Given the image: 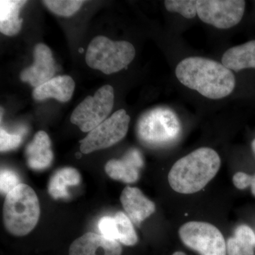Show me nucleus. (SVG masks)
I'll return each mask as SVG.
<instances>
[{
	"mask_svg": "<svg viewBox=\"0 0 255 255\" xmlns=\"http://www.w3.org/2000/svg\"><path fill=\"white\" fill-rule=\"evenodd\" d=\"M255 234L249 226L241 225L229 238L226 245L228 255H254Z\"/></svg>",
	"mask_w": 255,
	"mask_h": 255,
	"instance_id": "nucleus-19",
	"label": "nucleus"
},
{
	"mask_svg": "<svg viewBox=\"0 0 255 255\" xmlns=\"http://www.w3.org/2000/svg\"><path fill=\"white\" fill-rule=\"evenodd\" d=\"M253 176L244 173V172H237L233 177V182L236 187L239 189H245L251 185Z\"/></svg>",
	"mask_w": 255,
	"mask_h": 255,
	"instance_id": "nucleus-26",
	"label": "nucleus"
},
{
	"mask_svg": "<svg viewBox=\"0 0 255 255\" xmlns=\"http://www.w3.org/2000/svg\"><path fill=\"white\" fill-rule=\"evenodd\" d=\"M246 5L243 0H198L197 15L203 22L228 29L241 21Z\"/></svg>",
	"mask_w": 255,
	"mask_h": 255,
	"instance_id": "nucleus-9",
	"label": "nucleus"
},
{
	"mask_svg": "<svg viewBox=\"0 0 255 255\" xmlns=\"http://www.w3.org/2000/svg\"><path fill=\"white\" fill-rule=\"evenodd\" d=\"M187 255L184 254V253H182V252H176V253H174L173 255Z\"/></svg>",
	"mask_w": 255,
	"mask_h": 255,
	"instance_id": "nucleus-28",
	"label": "nucleus"
},
{
	"mask_svg": "<svg viewBox=\"0 0 255 255\" xmlns=\"http://www.w3.org/2000/svg\"><path fill=\"white\" fill-rule=\"evenodd\" d=\"M25 155L30 168L43 170L49 167L53 162V152L51 141L46 132L40 130L36 132L26 147Z\"/></svg>",
	"mask_w": 255,
	"mask_h": 255,
	"instance_id": "nucleus-14",
	"label": "nucleus"
},
{
	"mask_svg": "<svg viewBox=\"0 0 255 255\" xmlns=\"http://www.w3.org/2000/svg\"><path fill=\"white\" fill-rule=\"evenodd\" d=\"M130 120L125 110L114 112L80 140V150L82 153L89 154L115 145L127 135Z\"/></svg>",
	"mask_w": 255,
	"mask_h": 255,
	"instance_id": "nucleus-8",
	"label": "nucleus"
},
{
	"mask_svg": "<svg viewBox=\"0 0 255 255\" xmlns=\"http://www.w3.org/2000/svg\"><path fill=\"white\" fill-rule=\"evenodd\" d=\"M75 83L68 75L54 77L33 90V97L37 101L53 98L61 102H68L73 97Z\"/></svg>",
	"mask_w": 255,
	"mask_h": 255,
	"instance_id": "nucleus-15",
	"label": "nucleus"
},
{
	"mask_svg": "<svg viewBox=\"0 0 255 255\" xmlns=\"http://www.w3.org/2000/svg\"><path fill=\"white\" fill-rule=\"evenodd\" d=\"M39 201L33 189L25 184H18L5 197L3 220L8 232L24 236L36 226L40 217Z\"/></svg>",
	"mask_w": 255,
	"mask_h": 255,
	"instance_id": "nucleus-3",
	"label": "nucleus"
},
{
	"mask_svg": "<svg viewBox=\"0 0 255 255\" xmlns=\"http://www.w3.org/2000/svg\"><path fill=\"white\" fill-rule=\"evenodd\" d=\"M85 2L81 0H45L43 4L50 11L60 16H73Z\"/></svg>",
	"mask_w": 255,
	"mask_h": 255,
	"instance_id": "nucleus-21",
	"label": "nucleus"
},
{
	"mask_svg": "<svg viewBox=\"0 0 255 255\" xmlns=\"http://www.w3.org/2000/svg\"><path fill=\"white\" fill-rule=\"evenodd\" d=\"M27 1L1 0L0 1V31L6 36L17 34L21 28L23 19L19 11Z\"/></svg>",
	"mask_w": 255,
	"mask_h": 255,
	"instance_id": "nucleus-17",
	"label": "nucleus"
},
{
	"mask_svg": "<svg viewBox=\"0 0 255 255\" xmlns=\"http://www.w3.org/2000/svg\"><path fill=\"white\" fill-rule=\"evenodd\" d=\"M81 182V176L73 167L60 169L52 177L48 184V193L54 199H68L70 194L69 187L78 186Z\"/></svg>",
	"mask_w": 255,
	"mask_h": 255,
	"instance_id": "nucleus-18",
	"label": "nucleus"
},
{
	"mask_svg": "<svg viewBox=\"0 0 255 255\" xmlns=\"http://www.w3.org/2000/svg\"><path fill=\"white\" fill-rule=\"evenodd\" d=\"M222 64L231 70L238 72L246 68H255V40L226 50Z\"/></svg>",
	"mask_w": 255,
	"mask_h": 255,
	"instance_id": "nucleus-16",
	"label": "nucleus"
},
{
	"mask_svg": "<svg viewBox=\"0 0 255 255\" xmlns=\"http://www.w3.org/2000/svg\"><path fill=\"white\" fill-rule=\"evenodd\" d=\"M22 141V137L19 134L9 133L1 128L0 129V150L1 152L14 150Z\"/></svg>",
	"mask_w": 255,
	"mask_h": 255,
	"instance_id": "nucleus-25",
	"label": "nucleus"
},
{
	"mask_svg": "<svg viewBox=\"0 0 255 255\" xmlns=\"http://www.w3.org/2000/svg\"><path fill=\"white\" fill-rule=\"evenodd\" d=\"M121 202L129 219L137 226L155 211V204L136 187H126L121 195Z\"/></svg>",
	"mask_w": 255,
	"mask_h": 255,
	"instance_id": "nucleus-13",
	"label": "nucleus"
},
{
	"mask_svg": "<svg viewBox=\"0 0 255 255\" xmlns=\"http://www.w3.org/2000/svg\"><path fill=\"white\" fill-rule=\"evenodd\" d=\"M20 184L21 183L19 177L14 172L10 169H1L0 174V189L1 194L7 195L10 191Z\"/></svg>",
	"mask_w": 255,
	"mask_h": 255,
	"instance_id": "nucleus-23",
	"label": "nucleus"
},
{
	"mask_svg": "<svg viewBox=\"0 0 255 255\" xmlns=\"http://www.w3.org/2000/svg\"><path fill=\"white\" fill-rule=\"evenodd\" d=\"M164 6L167 11L179 13L189 19L197 14L198 0H166Z\"/></svg>",
	"mask_w": 255,
	"mask_h": 255,
	"instance_id": "nucleus-22",
	"label": "nucleus"
},
{
	"mask_svg": "<svg viewBox=\"0 0 255 255\" xmlns=\"http://www.w3.org/2000/svg\"><path fill=\"white\" fill-rule=\"evenodd\" d=\"M118 231V241L125 246H132L136 244L137 236L134 229L131 220L122 211L117 212L114 216Z\"/></svg>",
	"mask_w": 255,
	"mask_h": 255,
	"instance_id": "nucleus-20",
	"label": "nucleus"
},
{
	"mask_svg": "<svg viewBox=\"0 0 255 255\" xmlns=\"http://www.w3.org/2000/svg\"><path fill=\"white\" fill-rule=\"evenodd\" d=\"M135 55V48L129 42L114 41L99 36L89 44L85 60L90 68L111 75L127 68Z\"/></svg>",
	"mask_w": 255,
	"mask_h": 255,
	"instance_id": "nucleus-4",
	"label": "nucleus"
},
{
	"mask_svg": "<svg viewBox=\"0 0 255 255\" xmlns=\"http://www.w3.org/2000/svg\"><path fill=\"white\" fill-rule=\"evenodd\" d=\"M118 241H112L95 233H87L70 246L69 255H121Z\"/></svg>",
	"mask_w": 255,
	"mask_h": 255,
	"instance_id": "nucleus-11",
	"label": "nucleus"
},
{
	"mask_svg": "<svg viewBox=\"0 0 255 255\" xmlns=\"http://www.w3.org/2000/svg\"><path fill=\"white\" fill-rule=\"evenodd\" d=\"M175 74L184 86L211 100L227 97L236 87V78L231 70L222 63L201 57L182 60L176 68Z\"/></svg>",
	"mask_w": 255,
	"mask_h": 255,
	"instance_id": "nucleus-1",
	"label": "nucleus"
},
{
	"mask_svg": "<svg viewBox=\"0 0 255 255\" xmlns=\"http://www.w3.org/2000/svg\"><path fill=\"white\" fill-rule=\"evenodd\" d=\"M252 147H253V150L254 151L255 154V139L253 140V144H252Z\"/></svg>",
	"mask_w": 255,
	"mask_h": 255,
	"instance_id": "nucleus-29",
	"label": "nucleus"
},
{
	"mask_svg": "<svg viewBox=\"0 0 255 255\" xmlns=\"http://www.w3.org/2000/svg\"><path fill=\"white\" fill-rule=\"evenodd\" d=\"M179 234L185 246L201 255H226V244L222 233L211 223L188 222L180 228Z\"/></svg>",
	"mask_w": 255,
	"mask_h": 255,
	"instance_id": "nucleus-7",
	"label": "nucleus"
},
{
	"mask_svg": "<svg viewBox=\"0 0 255 255\" xmlns=\"http://www.w3.org/2000/svg\"><path fill=\"white\" fill-rule=\"evenodd\" d=\"M114 104V88L105 85L97 90L95 95L88 96L82 101L73 111L70 122L82 132H90L108 119Z\"/></svg>",
	"mask_w": 255,
	"mask_h": 255,
	"instance_id": "nucleus-6",
	"label": "nucleus"
},
{
	"mask_svg": "<svg viewBox=\"0 0 255 255\" xmlns=\"http://www.w3.org/2000/svg\"><path fill=\"white\" fill-rule=\"evenodd\" d=\"M33 58V63L21 72L20 79L36 88L54 78L55 65L51 50L43 43L35 46Z\"/></svg>",
	"mask_w": 255,
	"mask_h": 255,
	"instance_id": "nucleus-10",
	"label": "nucleus"
},
{
	"mask_svg": "<svg viewBox=\"0 0 255 255\" xmlns=\"http://www.w3.org/2000/svg\"><path fill=\"white\" fill-rule=\"evenodd\" d=\"M180 121L173 111L157 107L146 112L139 119L137 134L144 144L152 147L169 145L179 137Z\"/></svg>",
	"mask_w": 255,
	"mask_h": 255,
	"instance_id": "nucleus-5",
	"label": "nucleus"
},
{
	"mask_svg": "<svg viewBox=\"0 0 255 255\" xmlns=\"http://www.w3.org/2000/svg\"><path fill=\"white\" fill-rule=\"evenodd\" d=\"M143 166L141 154L136 149L128 151L123 158L113 159L105 165V171L111 178L125 183H134L139 178V171Z\"/></svg>",
	"mask_w": 255,
	"mask_h": 255,
	"instance_id": "nucleus-12",
	"label": "nucleus"
},
{
	"mask_svg": "<svg viewBox=\"0 0 255 255\" xmlns=\"http://www.w3.org/2000/svg\"><path fill=\"white\" fill-rule=\"evenodd\" d=\"M220 167L219 154L209 147H201L174 163L168 174L169 185L176 192L194 194L214 179Z\"/></svg>",
	"mask_w": 255,
	"mask_h": 255,
	"instance_id": "nucleus-2",
	"label": "nucleus"
},
{
	"mask_svg": "<svg viewBox=\"0 0 255 255\" xmlns=\"http://www.w3.org/2000/svg\"><path fill=\"white\" fill-rule=\"evenodd\" d=\"M251 186L252 193H253V195L255 196V175L254 176V177H253V180H252Z\"/></svg>",
	"mask_w": 255,
	"mask_h": 255,
	"instance_id": "nucleus-27",
	"label": "nucleus"
},
{
	"mask_svg": "<svg viewBox=\"0 0 255 255\" xmlns=\"http://www.w3.org/2000/svg\"><path fill=\"white\" fill-rule=\"evenodd\" d=\"M98 228L102 236L112 241H118V231L114 217L105 216L102 218L99 221Z\"/></svg>",
	"mask_w": 255,
	"mask_h": 255,
	"instance_id": "nucleus-24",
	"label": "nucleus"
}]
</instances>
